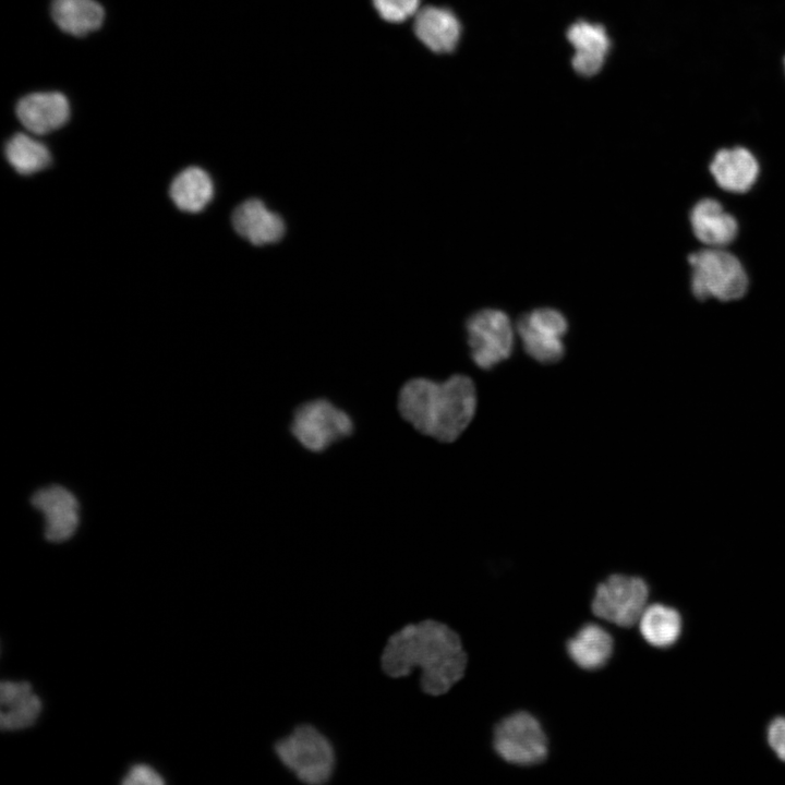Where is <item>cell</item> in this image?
Wrapping results in <instances>:
<instances>
[{"label": "cell", "mask_w": 785, "mask_h": 785, "mask_svg": "<svg viewBox=\"0 0 785 785\" xmlns=\"http://www.w3.org/2000/svg\"><path fill=\"white\" fill-rule=\"evenodd\" d=\"M379 664L392 679L408 677L419 668L421 690L438 697L463 677L468 656L454 629L435 619H423L407 624L388 637Z\"/></svg>", "instance_id": "1"}, {"label": "cell", "mask_w": 785, "mask_h": 785, "mask_svg": "<svg viewBox=\"0 0 785 785\" xmlns=\"http://www.w3.org/2000/svg\"><path fill=\"white\" fill-rule=\"evenodd\" d=\"M396 406L400 418L416 433L438 444H451L475 415L476 387L464 374L444 379L414 376L401 385Z\"/></svg>", "instance_id": "2"}, {"label": "cell", "mask_w": 785, "mask_h": 785, "mask_svg": "<svg viewBox=\"0 0 785 785\" xmlns=\"http://www.w3.org/2000/svg\"><path fill=\"white\" fill-rule=\"evenodd\" d=\"M288 430L304 450L323 454L354 435L357 422L347 409L321 396L306 399L292 410Z\"/></svg>", "instance_id": "3"}, {"label": "cell", "mask_w": 785, "mask_h": 785, "mask_svg": "<svg viewBox=\"0 0 785 785\" xmlns=\"http://www.w3.org/2000/svg\"><path fill=\"white\" fill-rule=\"evenodd\" d=\"M277 759L305 785L328 783L336 769V751L330 739L312 724H299L274 744Z\"/></svg>", "instance_id": "4"}, {"label": "cell", "mask_w": 785, "mask_h": 785, "mask_svg": "<svg viewBox=\"0 0 785 785\" xmlns=\"http://www.w3.org/2000/svg\"><path fill=\"white\" fill-rule=\"evenodd\" d=\"M691 292L699 301L710 298L722 302L742 298L749 287L741 262L724 247H705L689 254Z\"/></svg>", "instance_id": "5"}, {"label": "cell", "mask_w": 785, "mask_h": 785, "mask_svg": "<svg viewBox=\"0 0 785 785\" xmlns=\"http://www.w3.org/2000/svg\"><path fill=\"white\" fill-rule=\"evenodd\" d=\"M648 599L649 587L642 578L612 575L596 587L591 607L596 617L629 628L638 624Z\"/></svg>", "instance_id": "6"}, {"label": "cell", "mask_w": 785, "mask_h": 785, "mask_svg": "<svg viewBox=\"0 0 785 785\" xmlns=\"http://www.w3.org/2000/svg\"><path fill=\"white\" fill-rule=\"evenodd\" d=\"M493 746L503 760L523 766L541 763L548 751L541 723L523 711L506 716L495 726Z\"/></svg>", "instance_id": "7"}, {"label": "cell", "mask_w": 785, "mask_h": 785, "mask_svg": "<svg viewBox=\"0 0 785 785\" xmlns=\"http://www.w3.org/2000/svg\"><path fill=\"white\" fill-rule=\"evenodd\" d=\"M466 330L470 355L478 367L491 370L511 355L515 327L506 313L494 309L478 311L468 318Z\"/></svg>", "instance_id": "8"}, {"label": "cell", "mask_w": 785, "mask_h": 785, "mask_svg": "<svg viewBox=\"0 0 785 785\" xmlns=\"http://www.w3.org/2000/svg\"><path fill=\"white\" fill-rule=\"evenodd\" d=\"M567 329L566 317L551 307H540L526 313L516 324L524 351L542 364L557 363L564 358L563 338Z\"/></svg>", "instance_id": "9"}, {"label": "cell", "mask_w": 785, "mask_h": 785, "mask_svg": "<svg viewBox=\"0 0 785 785\" xmlns=\"http://www.w3.org/2000/svg\"><path fill=\"white\" fill-rule=\"evenodd\" d=\"M32 504L45 515V534L49 541H65L76 531L78 503L69 490L59 485L40 488L33 495Z\"/></svg>", "instance_id": "10"}, {"label": "cell", "mask_w": 785, "mask_h": 785, "mask_svg": "<svg viewBox=\"0 0 785 785\" xmlns=\"http://www.w3.org/2000/svg\"><path fill=\"white\" fill-rule=\"evenodd\" d=\"M16 116L23 126L34 134H46L61 128L70 117V105L58 92L33 93L21 98Z\"/></svg>", "instance_id": "11"}, {"label": "cell", "mask_w": 785, "mask_h": 785, "mask_svg": "<svg viewBox=\"0 0 785 785\" xmlns=\"http://www.w3.org/2000/svg\"><path fill=\"white\" fill-rule=\"evenodd\" d=\"M716 184L724 191L746 193L759 177V162L746 147L736 146L717 150L709 165Z\"/></svg>", "instance_id": "12"}, {"label": "cell", "mask_w": 785, "mask_h": 785, "mask_svg": "<svg viewBox=\"0 0 785 785\" xmlns=\"http://www.w3.org/2000/svg\"><path fill=\"white\" fill-rule=\"evenodd\" d=\"M689 220L696 239L708 247H724L737 237L736 219L714 198L698 201L690 210Z\"/></svg>", "instance_id": "13"}, {"label": "cell", "mask_w": 785, "mask_h": 785, "mask_svg": "<svg viewBox=\"0 0 785 785\" xmlns=\"http://www.w3.org/2000/svg\"><path fill=\"white\" fill-rule=\"evenodd\" d=\"M231 220L238 234L255 245L277 242L285 233L282 218L257 198L241 203Z\"/></svg>", "instance_id": "14"}, {"label": "cell", "mask_w": 785, "mask_h": 785, "mask_svg": "<svg viewBox=\"0 0 785 785\" xmlns=\"http://www.w3.org/2000/svg\"><path fill=\"white\" fill-rule=\"evenodd\" d=\"M567 38L575 48L573 69L582 75L597 73L608 53L611 41L602 25L584 21L571 25Z\"/></svg>", "instance_id": "15"}, {"label": "cell", "mask_w": 785, "mask_h": 785, "mask_svg": "<svg viewBox=\"0 0 785 785\" xmlns=\"http://www.w3.org/2000/svg\"><path fill=\"white\" fill-rule=\"evenodd\" d=\"M0 704V726L8 730L33 725L41 711V701L27 681H2Z\"/></svg>", "instance_id": "16"}, {"label": "cell", "mask_w": 785, "mask_h": 785, "mask_svg": "<svg viewBox=\"0 0 785 785\" xmlns=\"http://www.w3.org/2000/svg\"><path fill=\"white\" fill-rule=\"evenodd\" d=\"M414 33L432 51L449 52L459 41L461 27L451 11L426 7L415 14Z\"/></svg>", "instance_id": "17"}, {"label": "cell", "mask_w": 785, "mask_h": 785, "mask_svg": "<svg viewBox=\"0 0 785 785\" xmlns=\"http://www.w3.org/2000/svg\"><path fill=\"white\" fill-rule=\"evenodd\" d=\"M613 649L611 633L596 624L584 625L567 642L569 657L585 671H596L606 665Z\"/></svg>", "instance_id": "18"}, {"label": "cell", "mask_w": 785, "mask_h": 785, "mask_svg": "<svg viewBox=\"0 0 785 785\" xmlns=\"http://www.w3.org/2000/svg\"><path fill=\"white\" fill-rule=\"evenodd\" d=\"M638 626L641 637L648 644L665 649L678 641L683 630V619L676 608L655 603L644 608Z\"/></svg>", "instance_id": "19"}, {"label": "cell", "mask_w": 785, "mask_h": 785, "mask_svg": "<svg viewBox=\"0 0 785 785\" xmlns=\"http://www.w3.org/2000/svg\"><path fill=\"white\" fill-rule=\"evenodd\" d=\"M51 16L63 32L84 36L101 25L104 10L95 0H52Z\"/></svg>", "instance_id": "20"}, {"label": "cell", "mask_w": 785, "mask_h": 785, "mask_svg": "<svg viewBox=\"0 0 785 785\" xmlns=\"http://www.w3.org/2000/svg\"><path fill=\"white\" fill-rule=\"evenodd\" d=\"M169 194L179 209L197 213L210 202L214 185L206 171L198 167H189L173 179Z\"/></svg>", "instance_id": "21"}, {"label": "cell", "mask_w": 785, "mask_h": 785, "mask_svg": "<svg viewBox=\"0 0 785 785\" xmlns=\"http://www.w3.org/2000/svg\"><path fill=\"white\" fill-rule=\"evenodd\" d=\"M5 158L20 174H33L51 162L48 148L25 133L14 134L5 144Z\"/></svg>", "instance_id": "22"}, {"label": "cell", "mask_w": 785, "mask_h": 785, "mask_svg": "<svg viewBox=\"0 0 785 785\" xmlns=\"http://www.w3.org/2000/svg\"><path fill=\"white\" fill-rule=\"evenodd\" d=\"M379 15L389 22H403L418 13L419 0H373Z\"/></svg>", "instance_id": "23"}, {"label": "cell", "mask_w": 785, "mask_h": 785, "mask_svg": "<svg viewBox=\"0 0 785 785\" xmlns=\"http://www.w3.org/2000/svg\"><path fill=\"white\" fill-rule=\"evenodd\" d=\"M125 785H161V775L146 764L133 765L122 781Z\"/></svg>", "instance_id": "24"}, {"label": "cell", "mask_w": 785, "mask_h": 785, "mask_svg": "<svg viewBox=\"0 0 785 785\" xmlns=\"http://www.w3.org/2000/svg\"><path fill=\"white\" fill-rule=\"evenodd\" d=\"M766 740L775 756L785 762V716L771 721L766 730Z\"/></svg>", "instance_id": "25"}, {"label": "cell", "mask_w": 785, "mask_h": 785, "mask_svg": "<svg viewBox=\"0 0 785 785\" xmlns=\"http://www.w3.org/2000/svg\"><path fill=\"white\" fill-rule=\"evenodd\" d=\"M784 64H785V61H784Z\"/></svg>", "instance_id": "26"}]
</instances>
